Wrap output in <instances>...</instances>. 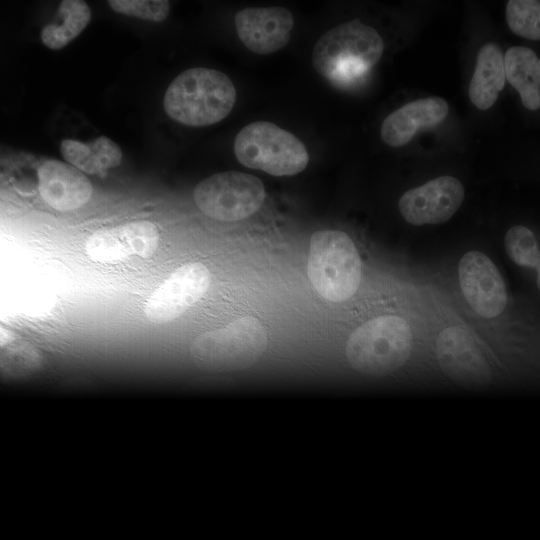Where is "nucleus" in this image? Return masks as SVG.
I'll return each instance as SVG.
<instances>
[{
    "label": "nucleus",
    "instance_id": "obj_10",
    "mask_svg": "<svg viewBox=\"0 0 540 540\" xmlns=\"http://www.w3.org/2000/svg\"><path fill=\"white\" fill-rule=\"evenodd\" d=\"M159 233L149 221H135L92 233L85 241L87 257L101 264H114L129 256L151 257L157 250Z\"/></svg>",
    "mask_w": 540,
    "mask_h": 540
},
{
    "label": "nucleus",
    "instance_id": "obj_15",
    "mask_svg": "<svg viewBox=\"0 0 540 540\" xmlns=\"http://www.w3.org/2000/svg\"><path fill=\"white\" fill-rule=\"evenodd\" d=\"M448 104L440 97L411 101L389 114L381 125V138L391 147L407 144L419 128L442 122L448 114Z\"/></svg>",
    "mask_w": 540,
    "mask_h": 540
},
{
    "label": "nucleus",
    "instance_id": "obj_11",
    "mask_svg": "<svg viewBox=\"0 0 540 540\" xmlns=\"http://www.w3.org/2000/svg\"><path fill=\"white\" fill-rule=\"evenodd\" d=\"M464 199L461 182L451 176H441L406 191L398 206L403 218L410 224H441L448 221Z\"/></svg>",
    "mask_w": 540,
    "mask_h": 540
},
{
    "label": "nucleus",
    "instance_id": "obj_7",
    "mask_svg": "<svg viewBox=\"0 0 540 540\" xmlns=\"http://www.w3.org/2000/svg\"><path fill=\"white\" fill-rule=\"evenodd\" d=\"M193 197L206 216L219 221H239L259 210L265 199V188L254 175L226 171L200 181Z\"/></svg>",
    "mask_w": 540,
    "mask_h": 540
},
{
    "label": "nucleus",
    "instance_id": "obj_9",
    "mask_svg": "<svg viewBox=\"0 0 540 540\" xmlns=\"http://www.w3.org/2000/svg\"><path fill=\"white\" fill-rule=\"evenodd\" d=\"M436 356L443 373L462 387L481 389L492 381L485 356L469 333L460 327H448L438 335Z\"/></svg>",
    "mask_w": 540,
    "mask_h": 540
},
{
    "label": "nucleus",
    "instance_id": "obj_8",
    "mask_svg": "<svg viewBox=\"0 0 540 540\" xmlns=\"http://www.w3.org/2000/svg\"><path fill=\"white\" fill-rule=\"evenodd\" d=\"M210 285V272L200 262L186 263L173 271L150 295L144 306L146 318L163 324L180 317Z\"/></svg>",
    "mask_w": 540,
    "mask_h": 540
},
{
    "label": "nucleus",
    "instance_id": "obj_17",
    "mask_svg": "<svg viewBox=\"0 0 540 540\" xmlns=\"http://www.w3.org/2000/svg\"><path fill=\"white\" fill-rule=\"evenodd\" d=\"M505 77L528 110L540 107V58L530 48L510 47L504 56Z\"/></svg>",
    "mask_w": 540,
    "mask_h": 540
},
{
    "label": "nucleus",
    "instance_id": "obj_20",
    "mask_svg": "<svg viewBox=\"0 0 540 540\" xmlns=\"http://www.w3.org/2000/svg\"><path fill=\"white\" fill-rule=\"evenodd\" d=\"M506 21L514 34L529 40H540V1H508Z\"/></svg>",
    "mask_w": 540,
    "mask_h": 540
},
{
    "label": "nucleus",
    "instance_id": "obj_14",
    "mask_svg": "<svg viewBox=\"0 0 540 540\" xmlns=\"http://www.w3.org/2000/svg\"><path fill=\"white\" fill-rule=\"evenodd\" d=\"M38 190L52 208L69 211L81 207L90 199L92 185L86 175L71 164L51 159L38 170Z\"/></svg>",
    "mask_w": 540,
    "mask_h": 540
},
{
    "label": "nucleus",
    "instance_id": "obj_16",
    "mask_svg": "<svg viewBox=\"0 0 540 540\" xmlns=\"http://www.w3.org/2000/svg\"><path fill=\"white\" fill-rule=\"evenodd\" d=\"M504 58L498 45L484 44L477 56V62L469 86L471 102L479 109L490 108L505 85Z\"/></svg>",
    "mask_w": 540,
    "mask_h": 540
},
{
    "label": "nucleus",
    "instance_id": "obj_3",
    "mask_svg": "<svg viewBox=\"0 0 540 540\" xmlns=\"http://www.w3.org/2000/svg\"><path fill=\"white\" fill-rule=\"evenodd\" d=\"M412 350V331L395 315L371 319L349 337L345 355L352 369L369 376L389 375L408 360Z\"/></svg>",
    "mask_w": 540,
    "mask_h": 540
},
{
    "label": "nucleus",
    "instance_id": "obj_21",
    "mask_svg": "<svg viewBox=\"0 0 540 540\" xmlns=\"http://www.w3.org/2000/svg\"><path fill=\"white\" fill-rule=\"evenodd\" d=\"M504 246L509 258L517 265L537 269L540 251L534 233L527 227L516 225L505 234Z\"/></svg>",
    "mask_w": 540,
    "mask_h": 540
},
{
    "label": "nucleus",
    "instance_id": "obj_1",
    "mask_svg": "<svg viewBox=\"0 0 540 540\" xmlns=\"http://www.w3.org/2000/svg\"><path fill=\"white\" fill-rule=\"evenodd\" d=\"M383 50L379 33L355 19L330 29L318 39L312 65L334 87L349 89L365 80Z\"/></svg>",
    "mask_w": 540,
    "mask_h": 540
},
{
    "label": "nucleus",
    "instance_id": "obj_18",
    "mask_svg": "<svg viewBox=\"0 0 540 540\" xmlns=\"http://www.w3.org/2000/svg\"><path fill=\"white\" fill-rule=\"evenodd\" d=\"M60 151L63 158L80 171L93 175L104 174L117 167L122 160L118 144L108 137L100 136L88 143L65 139Z\"/></svg>",
    "mask_w": 540,
    "mask_h": 540
},
{
    "label": "nucleus",
    "instance_id": "obj_6",
    "mask_svg": "<svg viewBox=\"0 0 540 540\" xmlns=\"http://www.w3.org/2000/svg\"><path fill=\"white\" fill-rule=\"evenodd\" d=\"M234 153L245 167L273 176L296 175L309 161L301 140L267 121H256L241 129L234 141Z\"/></svg>",
    "mask_w": 540,
    "mask_h": 540
},
{
    "label": "nucleus",
    "instance_id": "obj_4",
    "mask_svg": "<svg viewBox=\"0 0 540 540\" xmlns=\"http://www.w3.org/2000/svg\"><path fill=\"white\" fill-rule=\"evenodd\" d=\"M267 343V332L261 322L245 316L199 335L191 344L189 354L194 365L202 370L240 371L260 359Z\"/></svg>",
    "mask_w": 540,
    "mask_h": 540
},
{
    "label": "nucleus",
    "instance_id": "obj_12",
    "mask_svg": "<svg viewBox=\"0 0 540 540\" xmlns=\"http://www.w3.org/2000/svg\"><path fill=\"white\" fill-rule=\"evenodd\" d=\"M463 295L482 317L493 318L505 308L507 293L503 278L492 260L480 251L464 254L458 265Z\"/></svg>",
    "mask_w": 540,
    "mask_h": 540
},
{
    "label": "nucleus",
    "instance_id": "obj_13",
    "mask_svg": "<svg viewBox=\"0 0 540 540\" xmlns=\"http://www.w3.org/2000/svg\"><path fill=\"white\" fill-rule=\"evenodd\" d=\"M238 37L251 52L272 54L290 40L294 20L284 7L245 8L235 15Z\"/></svg>",
    "mask_w": 540,
    "mask_h": 540
},
{
    "label": "nucleus",
    "instance_id": "obj_19",
    "mask_svg": "<svg viewBox=\"0 0 540 540\" xmlns=\"http://www.w3.org/2000/svg\"><path fill=\"white\" fill-rule=\"evenodd\" d=\"M62 22L46 25L41 30V41L53 50H59L74 40L88 25L91 10L85 1L63 0L57 13Z\"/></svg>",
    "mask_w": 540,
    "mask_h": 540
},
{
    "label": "nucleus",
    "instance_id": "obj_23",
    "mask_svg": "<svg viewBox=\"0 0 540 540\" xmlns=\"http://www.w3.org/2000/svg\"><path fill=\"white\" fill-rule=\"evenodd\" d=\"M537 286H538V289L540 290V264L537 267Z\"/></svg>",
    "mask_w": 540,
    "mask_h": 540
},
{
    "label": "nucleus",
    "instance_id": "obj_5",
    "mask_svg": "<svg viewBox=\"0 0 540 540\" xmlns=\"http://www.w3.org/2000/svg\"><path fill=\"white\" fill-rule=\"evenodd\" d=\"M308 277L324 299L342 302L354 295L361 279V261L351 238L338 230H319L311 235Z\"/></svg>",
    "mask_w": 540,
    "mask_h": 540
},
{
    "label": "nucleus",
    "instance_id": "obj_22",
    "mask_svg": "<svg viewBox=\"0 0 540 540\" xmlns=\"http://www.w3.org/2000/svg\"><path fill=\"white\" fill-rule=\"evenodd\" d=\"M108 4L117 13L153 22L164 21L170 12L167 0H110Z\"/></svg>",
    "mask_w": 540,
    "mask_h": 540
},
{
    "label": "nucleus",
    "instance_id": "obj_2",
    "mask_svg": "<svg viewBox=\"0 0 540 540\" xmlns=\"http://www.w3.org/2000/svg\"><path fill=\"white\" fill-rule=\"evenodd\" d=\"M236 101L231 79L215 69L197 67L179 74L167 88L163 106L173 120L207 126L229 115Z\"/></svg>",
    "mask_w": 540,
    "mask_h": 540
}]
</instances>
